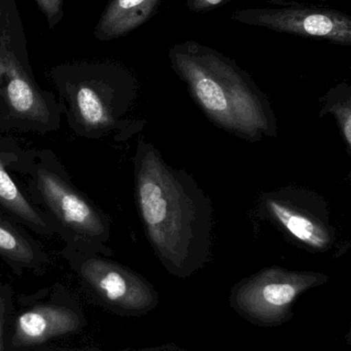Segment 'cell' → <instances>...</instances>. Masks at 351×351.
<instances>
[{
    "label": "cell",
    "mask_w": 351,
    "mask_h": 351,
    "mask_svg": "<svg viewBox=\"0 0 351 351\" xmlns=\"http://www.w3.org/2000/svg\"><path fill=\"white\" fill-rule=\"evenodd\" d=\"M134 165L136 202L150 245L168 272L187 278L212 256V199L152 144L138 143Z\"/></svg>",
    "instance_id": "1"
},
{
    "label": "cell",
    "mask_w": 351,
    "mask_h": 351,
    "mask_svg": "<svg viewBox=\"0 0 351 351\" xmlns=\"http://www.w3.org/2000/svg\"><path fill=\"white\" fill-rule=\"evenodd\" d=\"M31 171L35 191L51 212L60 234L67 235V241H76L78 245H104L109 239L106 217L57 169L41 160Z\"/></svg>",
    "instance_id": "4"
},
{
    "label": "cell",
    "mask_w": 351,
    "mask_h": 351,
    "mask_svg": "<svg viewBox=\"0 0 351 351\" xmlns=\"http://www.w3.org/2000/svg\"><path fill=\"white\" fill-rule=\"evenodd\" d=\"M4 313H5V304L0 299V351L2 350V335H3Z\"/></svg>",
    "instance_id": "17"
},
{
    "label": "cell",
    "mask_w": 351,
    "mask_h": 351,
    "mask_svg": "<svg viewBox=\"0 0 351 351\" xmlns=\"http://www.w3.org/2000/svg\"><path fill=\"white\" fill-rule=\"evenodd\" d=\"M0 95L12 119L36 129L58 128V110L43 98L20 62L4 45L0 47Z\"/></svg>",
    "instance_id": "8"
},
{
    "label": "cell",
    "mask_w": 351,
    "mask_h": 351,
    "mask_svg": "<svg viewBox=\"0 0 351 351\" xmlns=\"http://www.w3.org/2000/svg\"><path fill=\"white\" fill-rule=\"evenodd\" d=\"M16 160L18 156L14 152H0V206L39 234L59 232L54 221L41 214L23 195L6 171V166Z\"/></svg>",
    "instance_id": "11"
},
{
    "label": "cell",
    "mask_w": 351,
    "mask_h": 351,
    "mask_svg": "<svg viewBox=\"0 0 351 351\" xmlns=\"http://www.w3.org/2000/svg\"><path fill=\"white\" fill-rule=\"evenodd\" d=\"M78 270L103 300L123 311L144 313L158 302L156 291L144 278L111 260L88 257Z\"/></svg>",
    "instance_id": "7"
},
{
    "label": "cell",
    "mask_w": 351,
    "mask_h": 351,
    "mask_svg": "<svg viewBox=\"0 0 351 351\" xmlns=\"http://www.w3.org/2000/svg\"><path fill=\"white\" fill-rule=\"evenodd\" d=\"M262 208L269 218L303 245L325 252L333 247L335 228L327 202L319 194L300 188H284L264 194Z\"/></svg>",
    "instance_id": "5"
},
{
    "label": "cell",
    "mask_w": 351,
    "mask_h": 351,
    "mask_svg": "<svg viewBox=\"0 0 351 351\" xmlns=\"http://www.w3.org/2000/svg\"><path fill=\"white\" fill-rule=\"evenodd\" d=\"M162 0H113L96 29L98 38L124 36L150 20Z\"/></svg>",
    "instance_id": "12"
},
{
    "label": "cell",
    "mask_w": 351,
    "mask_h": 351,
    "mask_svg": "<svg viewBox=\"0 0 351 351\" xmlns=\"http://www.w3.org/2000/svg\"><path fill=\"white\" fill-rule=\"evenodd\" d=\"M36 2L49 20L61 10L62 0H36Z\"/></svg>",
    "instance_id": "16"
},
{
    "label": "cell",
    "mask_w": 351,
    "mask_h": 351,
    "mask_svg": "<svg viewBox=\"0 0 351 351\" xmlns=\"http://www.w3.org/2000/svg\"><path fill=\"white\" fill-rule=\"evenodd\" d=\"M327 280V276L317 272L265 268L235 286L231 304L253 323L280 325L292 317L293 305L300 295Z\"/></svg>",
    "instance_id": "3"
},
{
    "label": "cell",
    "mask_w": 351,
    "mask_h": 351,
    "mask_svg": "<svg viewBox=\"0 0 351 351\" xmlns=\"http://www.w3.org/2000/svg\"><path fill=\"white\" fill-rule=\"evenodd\" d=\"M231 18L278 32L351 45L350 16L333 8L291 3L282 8H245Z\"/></svg>",
    "instance_id": "6"
},
{
    "label": "cell",
    "mask_w": 351,
    "mask_h": 351,
    "mask_svg": "<svg viewBox=\"0 0 351 351\" xmlns=\"http://www.w3.org/2000/svg\"><path fill=\"white\" fill-rule=\"evenodd\" d=\"M80 324V317L71 309L39 305L16 319L12 343L16 346H38L52 338L76 331Z\"/></svg>",
    "instance_id": "10"
},
{
    "label": "cell",
    "mask_w": 351,
    "mask_h": 351,
    "mask_svg": "<svg viewBox=\"0 0 351 351\" xmlns=\"http://www.w3.org/2000/svg\"><path fill=\"white\" fill-rule=\"evenodd\" d=\"M169 60L214 125L251 142L278 136L269 100L234 61L195 41L173 45Z\"/></svg>",
    "instance_id": "2"
},
{
    "label": "cell",
    "mask_w": 351,
    "mask_h": 351,
    "mask_svg": "<svg viewBox=\"0 0 351 351\" xmlns=\"http://www.w3.org/2000/svg\"><path fill=\"white\" fill-rule=\"evenodd\" d=\"M0 256L12 263L32 266L43 254L30 237L0 215Z\"/></svg>",
    "instance_id": "13"
},
{
    "label": "cell",
    "mask_w": 351,
    "mask_h": 351,
    "mask_svg": "<svg viewBox=\"0 0 351 351\" xmlns=\"http://www.w3.org/2000/svg\"><path fill=\"white\" fill-rule=\"evenodd\" d=\"M134 90L121 93L105 84H78L68 95L69 114L84 135H106L120 127L129 110Z\"/></svg>",
    "instance_id": "9"
},
{
    "label": "cell",
    "mask_w": 351,
    "mask_h": 351,
    "mask_svg": "<svg viewBox=\"0 0 351 351\" xmlns=\"http://www.w3.org/2000/svg\"><path fill=\"white\" fill-rule=\"evenodd\" d=\"M324 113H332L337 119L341 130L342 137L348 146V152L351 147V90L348 84H341L332 88L324 101Z\"/></svg>",
    "instance_id": "14"
},
{
    "label": "cell",
    "mask_w": 351,
    "mask_h": 351,
    "mask_svg": "<svg viewBox=\"0 0 351 351\" xmlns=\"http://www.w3.org/2000/svg\"><path fill=\"white\" fill-rule=\"evenodd\" d=\"M230 0H187V6L194 12H207Z\"/></svg>",
    "instance_id": "15"
}]
</instances>
